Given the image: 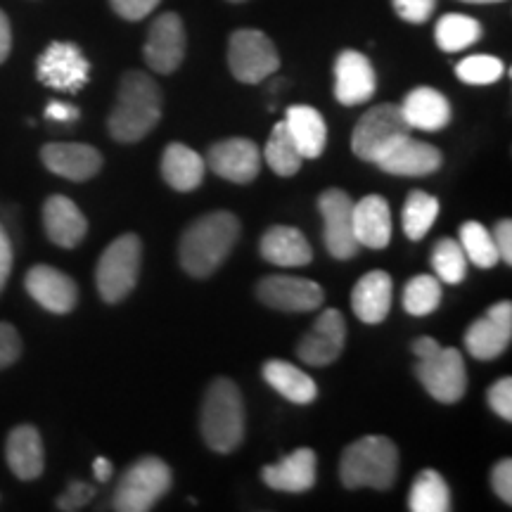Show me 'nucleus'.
Returning <instances> with one entry per match:
<instances>
[{
  "mask_svg": "<svg viewBox=\"0 0 512 512\" xmlns=\"http://www.w3.org/2000/svg\"><path fill=\"white\" fill-rule=\"evenodd\" d=\"M240 221L230 211H211L190 223L178 245V259L192 278H209L233 252Z\"/></svg>",
  "mask_w": 512,
  "mask_h": 512,
  "instance_id": "obj_1",
  "label": "nucleus"
},
{
  "mask_svg": "<svg viewBox=\"0 0 512 512\" xmlns=\"http://www.w3.org/2000/svg\"><path fill=\"white\" fill-rule=\"evenodd\" d=\"M162 119V91L143 72H126L110 114V136L117 143H138Z\"/></svg>",
  "mask_w": 512,
  "mask_h": 512,
  "instance_id": "obj_2",
  "label": "nucleus"
},
{
  "mask_svg": "<svg viewBox=\"0 0 512 512\" xmlns=\"http://www.w3.org/2000/svg\"><path fill=\"white\" fill-rule=\"evenodd\" d=\"M202 437L216 453H233L245 439V399L238 384L216 377L202 403Z\"/></svg>",
  "mask_w": 512,
  "mask_h": 512,
  "instance_id": "obj_3",
  "label": "nucleus"
},
{
  "mask_svg": "<svg viewBox=\"0 0 512 512\" xmlns=\"http://www.w3.org/2000/svg\"><path fill=\"white\" fill-rule=\"evenodd\" d=\"M399 475V448L387 437H363L347 446L339 460V479L347 489H392Z\"/></svg>",
  "mask_w": 512,
  "mask_h": 512,
  "instance_id": "obj_4",
  "label": "nucleus"
},
{
  "mask_svg": "<svg viewBox=\"0 0 512 512\" xmlns=\"http://www.w3.org/2000/svg\"><path fill=\"white\" fill-rule=\"evenodd\" d=\"M140 259H143V245L133 233L119 235L100 254L98 268H95V285L107 304L124 302L133 292L140 275Z\"/></svg>",
  "mask_w": 512,
  "mask_h": 512,
  "instance_id": "obj_5",
  "label": "nucleus"
},
{
  "mask_svg": "<svg viewBox=\"0 0 512 512\" xmlns=\"http://www.w3.org/2000/svg\"><path fill=\"white\" fill-rule=\"evenodd\" d=\"M171 489V470L162 458L145 456L121 475L114 491V510L147 512Z\"/></svg>",
  "mask_w": 512,
  "mask_h": 512,
  "instance_id": "obj_6",
  "label": "nucleus"
},
{
  "mask_svg": "<svg viewBox=\"0 0 512 512\" xmlns=\"http://www.w3.org/2000/svg\"><path fill=\"white\" fill-rule=\"evenodd\" d=\"M403 136H411V126L403 119L401 107L382 102V105L370 107L358 119L354 133H351V150L363 162L375 164V159Z\"/></svg>",
  "mask_w": 512,
  "mask_h": 512,
  "instance_id": "obj_7",
  "label": "nucleus"
},
{
  "mask_svg": "<svg viewBox=\"0 0 512 512\" xmlns=\"http://www.w3.org/2000/svg\"><path fill=\"white\" fill-rule=\"evenodd\" d=\"M228 67L242 83H261L278 72L280 55L264 31L238 29L230 36Z\"/></svg>",
  "mask_w": 512,
  "mask_h": 512,
  "instance_id": "obj_8",
  "label": "nucleus"
},
{
  "mask_svg": "<svg viewBox=\"0 0 512 512\" xmlns=\"http://www.w3.org/2000/svg\"><path fill=\"white\" fill-rule=\"evenodd\" d=\"M415 375L427 394L439 403H458L467 392L463 354L453 347H439L432 356L418 358Z\"/></svg>",
  "mask_w": 512,
  "mask_h": 512,
  "instance_id": "obj_9",
  "label": "nucleus"
},
{
  "mask_svg": "<svg viewBox=\"0 0 512 512\" xmlns=\"http://www.w3.org/2000/svg\"><path fill=\"white\" fill-rule=\"evenodd\" d=\"M36 76L38 81L55 91L79 93L91 76V62L86 60L76 43L55 41L38 57Z\"/></svg>",
  "mask_w": 512,
  "mask_h": 512,
  "instance_id": "obj_10",
  "label": "nucleus"
},
{
  "mask_svg": "<svg viewBox=\"0 0 512 512\" xmlns=\"http://www.w3.org/2000/svg\"><path fill=\"white\" fill-rule=\"evenodd\" d=\"M318 209L323 216V238L328 252L339 261L354 259L358 242L354 235V202L344 190L330 188L318 197Z\"/></svg>",
  "mask_w": 512,
  "mask_h": 512,
  "instance_id": "obj_11",
  "label": "nucleus"
},
{
  "mask_svg": "<svg viewBox=\"0 0 512 512\" xmlns=\"http://www.w3.org/2000/svg\"><path fill=\"white\" fill-rule=\"evenodd\" d=\"M256 297L271 309L287 313L316 311L325 302L323 287L294 275H268L256 285Z\"/></svg>",
  "mask_w": 512,
  "mask_h": 512,
  "instance_id": "obj_12",
  "label": "nucleus"
},
{
  "mask_svg": "<svg viewBox=\"0 0 512 512\" xmlns=\"http://www.w3.org/2000/svg\"><path fill=\"white\" fill-rule=\"evenodd\" d=\"M145 62L152 72L171 74L185 57V27L176 12H164L152 22L143 48Z\"/></svg>",
  "mask_w": 512,
  "mask_h": 512,
  "instance_id": "obj_13",
  "label": "nucleus"
},
{
  "mask_svg": "<svg viewBox=\"0 0 512 512\" xmlns=\"http://www.w3.org/2000/svg\"><path fill=\"white\" fill-rule=\"evenodd\" d=\"M512 339V304H494L482 318H477L465 332V349L477 361H494L510 347Z\"/></svg>",
  "mask_w": 512,
  "mask_h": 512,
  "instance_id": "obj_14",
  "label": "nucleus"
},
{
  "mask_svg": "<svg viewBox=\"0 0 512 512\" xmlns=\"http://www.w3.org/2000/svg\"><path fill=\"white\" fill-rule=\"evenodd\" d=\"M347 342V323L337 309H325L313 323V328L306 332L299 342L297 354L306 366H330L344 351Z\"/></svg>",
  "mask_w": 512,
  "mask_h": 512,
  "instance_id": "obj_15",
  "label": "nucleus"
},
{
  "mask_svg": "<svg viewBox=\"0 0 512 512\" xmlns=\"http://www.w3.org/2000/svg\"><path fill=\"white\" fill-rule=\"evenodd\" d=\"M24 287L38 306L57 313V316L72 313L76 302H79V287L74 280L67 273L46 264L29 268V273L24 275Z\"/></svg>",
  "mask_w": 512,
  "mask_h": 512,
  "instance_id": "obj_16",
  "label": "nucleus"
},
{
  "mask_svg": "<svg viewBox=\"0 0 512 512\" xmlns=\"http://www.w3.org/2000/svg\"><path fill=\"white\" fill-rule=\"evenodd\" d=\"M375 166H380L384 174L392 176H430L441 166V152L430 143L403 136L375 159Z\"/></svg>",
  "mask_w": 512,
  "mask_h": 512,
  "instance_id": "obj_17",
  "label": "nucleus"
},
{
  "mask_svg": "<svg viewBox=\"0 0 512 512\" xmlns=\"http://www.w3.org/2000/svg\"><path fill=\"white\" fill-rule=\"evenodd\" d=\"M209 169L230 183H249L261 171V152L247 138H228L209 147Z\"/></svg>",
  "mask_w": 512,
  "mask_h": 512,
  "instance_id": "obj_18",
  "label": "nucleus"
},
{
  "mask_svg": "<svg viewBox=\"0 0 512 512\" xmlns=\"http://www.w3.org/2000/svg\"><path fill=\"white\" fill-rule=\"evenodd\" d=\"M377 81L370 60L358 50H344L335 62V98L339 105H363L375 95Z\"/></svg>",
  "mask_w": 512,
  "mask_h": 512,
  "instance_id": "obj_19",
  "label": "nucleus"
},
{
  "mask_svg": "<svg viewBox=\"0 0 512 512\" xmlns=\"http://www.w3.org/2000/svg\"><path fill=\"white\" fill-rule=\"evenodd\" d=\"M41 162L50 174L83 183L102 169V155L86 143H48L41 150Z\"/></svg>",
  "mask_w": 512,
  "mask_h": 512,
  "instance_id": "obj_20",
  "label": "nucleus"
},
{
  "mask_svg": "<svg viewBox=\"0 0 512 512\" xmlns=\"http://www.w3.org/2000/svg\"><path fill=\"white\" fill-rule=\"evenodd\" d=\"M43 230L48 240L62 249H74L88 233V219L74 200L64 195L48 197L43 204Z\"/></svg>",
  "mask_w": 512,
  "mask_h": 512,
  "instance_id": "obj_21",
  "label": "nucleus"
},
{
  "mask_svg": "<svg viewBox=\"0 0 512 512\" xmlns=\"http://www.w3.org/2000/svg\"><path fill=\"white\" fill-rule=\"evenodd\" d=\"M5 460L12 475L22 482H34L46 470L43 439L34 425H17L5 439Z\"/></svg>",
  "mask_w": 512,
  "mask_h": 512,
  "instance_id": "obj_22",
  "label": "nucleus"
},
{
  "mask_svg": "<svg viewBox=\"0 0 512 512\" xmlns=\"http://www.w3.org/2000/svg\"><path fill=\"white\" fill-rule=\"evenodd\" d=\"M316 453L311 448H297V451L278 460L275 465H266L261 470V479L266 486L285 494H304L316 484Z\"/></svg>",
  "mask_w": 512,
  "mask_h": 512,
  "instance_id": "obj_23",
  "label": "nucleus"
},
{
  "mask_svg": "<svg viewBox=\"0 0 512 512\" xmlns=\"http://www.w3.org/2000/svg\"><path fill=\"white\" fill-rule=\"evenodd\" d=\"M392 294V275L384 271H370L358 280L354 292H351V309H354L358 320L368 325H377L389 316Z\"/></svg>",
  "mask_w": 512,
  "mask_h": 512,
  "instance_id": "obj_24",
  "label": "nucleus"
},
{
  "mask_svg": "<svg viewBox=\"0 0 512 512\" xmlns=\"http://www.w3.org/2000/svg\"><path fill=\"white\" fill-rule=\"evenodd\" d=\"M354 235L361 247L384 249L392 242V209L384 197L366 195L354 202Z\"/></svg>",
  "mask_w": 512,
  "mask_h": 512,
  "instance_id": "obj_25",
  "label": "nucleus"
},
{
  "mask_svg": "<svg viewBox=\"0 0 512 512\" xmlns=\"http://www.w3.org/2000/svg\"><path fill=\"white\" fill-rule=\"evenodd\" d=\"M259 252L268 264L283 268H299L311 264L313 249L306 235L292 226H273L261 238Z\"/></svg>",
  "mask_w": 512,
  "mask_h": 512,
  "instance_id": "obj_26",
  "label": "nucleus"
},
{
  "mask_svg": "<svg viewBox=\"0 0 512 512\" xmlns=\"http://www.w3.org/2000/svg\"><path fill=\"white\" fill-rule=\"evenodd\" d=\"M399 107L406 124L420 128V131H441L451 121V105H448L446 95L430 86L413 88Z\"/></svg>",
  "mask_w": 512,
  "mask_h": 512,
  "instance_id": "obj_27",
  "label": "nucleus"
},
{
  "mask_svg": "<svg viewBox=\"0 0 512 512\" xmlns=\"http://www.w3.org/2000/svg\"><path fill=\"white\" fill-rule=\"evenodd\" d=\"M285 126L304 159H318L328 143V126L323 114L309 105H292L287 110Z\"/></svg>",
  "mask_w": 512,
  "mask_h": 512,
  "instance_id": "obj_28",
  "label": "nucleus"
},
{
  "mask_svg": "<svg viewBox=\"0 0 512 512\" xmlns=\"http://www.w3.org/2000/svg\"><path fill=\"white\" fill-rule=\"evenodd\" d=\"M207 162L183 143H171L162 155V176L178 192H192L204 181Z\"/></svg>",
  "mask_w": 512,
  "mask_h": 512,
  "instance_id": "obj_29",
  "label": "nucleus"
},
{
  "mask_svg": "<svg viewBox=\"0 0 512 512\" xmlns=\"http://www.w3.org/2000/svg\"><path fill=\"white\" fill-rule=\"evenodd\" d=\"M264 380L297 406H309L318 396V384L313 382V377L287 361H268L264 366Z\"/></svg>",
  "mask_w": 512,
  "mask_h": 512,
  "instance_id": "obj_30",
  "label": "nucleus"
},
{
  "mask_svg": "<svg viewBox=\"0 0 512 512\" xmlns=\"http://www.w3.org/2000/svg\"><path fill=\"white\" fill-rule=\"evenodd\" d=\"M408 510L413 512H448L451 510V491L446 479L437 470H422L408 494Z\"/></svg>",
  "mask_w": 512,
  "mask_h": 512,
  "instance_id": "obj_31",
  "label": "nucleus"
},
{
  "mask_svg": "<svg viewBox=\"0 0 512 512\" xmlns=\"http://www.w3.org/2000/svg\"><path fill=\"white\" fill-rule=\"evenodd\" d=\"M264 157H266V164L271 166L273 174L283 178H290L297 174V171L302 169V164L306 162L302 152H299L297 143L292 140L290 131H287L285 121H278V124L273 126L271 136H268Z\"/></svg>",
  "mask_w": 512,
  "mask_h": 512,
  "instance_id": "obj_32",
  "label": "nucleus"
},
{
  "mask_svg": "<svg viewBox=\"0 0 512 512\" xmlns=\"http://www.w3.org/2000/svg\"><path fill=\"white\" fill-rule=\"evenodd\" d=\"M434 38H437V46L444 53H460V50L475 46L482 38V24L475 17L451 12V15H444L437 22Z\"/></svg>",
  "mask_w": 512,
  "mask_h": 512,
  "instance_id": "obj_33",
  "label": "nucleus"
},
{
  "mask_svg": "<svg viewBox=\"0 0 512 512\" xmlns=\"http://www.w3.org/2000/svg\"><path fill=\"white\" fill-rule=\"evenodd\" d=\"M439 216V200L422 190L408 192L406 204H403L401 226L408 240H422Z\"/></svg>",
  "mask_w": 512,
  "mask_h": 512,
  "instance_id": "obj_34",
  "label": "nucleus"
},
{
  "mask_svg": "<svg viewBox=\"0 0 512 512\" xmlns=\"http://www.w3.org/2000/svg\"><path fill=\"white\" fill-rule=\"evenodd\" d=\"M460 247L477 268H494L501 261L494 245V235L477 221H467L460 226Z\"/></svg>",
  "mask_w": 512,
  "mask_h": 512,
  "instance_id": "obj_35",
  "label": "nucleus"
},
{
  "mask_svg": "<svg viewBox=\"0 0 512 512\" xmlns=\"http://www.w3.org/2000/svg\"><path fill=\"white\" fill-rule=\"evenodd\" d=\"M441 304V280L437 275H415L403 290V309L411 316H430Z\"/></svg>",
  "mask_w": 512,
  "mask_h": 512,
  "instance_id": "obj_36",
  "label": "nucleus"
},
{
  "mask_svg": "<svg viewBox=\"0 0 512 512\" xmlns=\"http://www.w3.org/2000/svg\"><path fill=\"white\" fill-rule=\"evenodd\" d=\"M432 266L441 283H448V285L463 283L467 275V256L463 252V247H460V242H456L453 238L439 240L432 252Z\"/></svg>",
  "mask_w": 512,
  "mask_h": 512,
  "instance_id": "obj_37",
  "label": "nucleus"
},
{
  "mask_svg": "<svg viewBox=\"0 0 512 512\" xmlns=\"http://www.w3.org/2000/svg\"><path fill=\"white\" fill-rule=\"evenodd\" d=\"M503 62L494 55H470L458 62L456 74L463 83L470 86H491L503 76Z\"/></svg>",
  "mask_w": 512,
  "mask_h": 512,
  "instance_id": "obj_38",
  "label": "nucleus"
},
{
  "mask_svg": "<svg viewBox=\"0 0 512 512\" xmlns=\"http://www.w3.org/2000/svg\"><path fill=\"white\" fill-rule=\"evenodd\" d=\"M22 356V337L15 325L0 323V370L10 368Z\"/></svg>",
  "mask_w": 512,
  "mask_h": 512,
  "instance_id": "obj_39",
  "label": "nucleus"
},
{
  "mask_svg": "<svg viewBox=\"0 0 512 512\" xmlns=\"http://www.w3.org/2000/svg\"><path fill=\"white\" fill-rule=\"evenodd\" d=\"M392 3L396 15H399L403 22L425 24L427 19L432 17L437 0H392Z\"/></svg>",
  "mask_w": 512,
  "mask_h": 512,
  "instance_id": "obj_40",
  "label": "nucleus"
},
{
  "mask_svg": "<svg viewBox=\"0 0 512 512\" xmlns=\"http://www.w3.org/2000/svg\"><path fill=\"white\" fill-rule=\"evenodd\" d=\"M489 406L494 408L498 418L505 422L512 420V377H503V380L491 384Z\"/></svg>",
  "mask_w": 512,
  "mask_h": 512,
  "instance_id": "obj_41",
  "label": "nucleus"
},
{
  "mask_svg": "<svg viewBox=\"0 0 512 512\" xmlns=\"http://www.w3.org/2000/svg\"><path fill=\"white\" fill-rule=\"evenodd\" d=\"M95 494V489L91 484H83V482H72L67 486V491L57 498V510H81L86 508V503L91 501Z\"/></svg>",
  "mask_w": 512,
  "mask_h": 512,
  "instance_id": "obj_42",
  "label": "nucleus"
},
{
  "mask_svg": "<svg viewBox=\"0 0 512 512\" xmlns=\"http://www.w3.org/2000/svg\"><path fill=\"white\" fill-rule=\"evenodd\" d=\"M159 3H162V0H110L112 10L117 12L119 17L128 19V22H140V19H145Z\"/></svg>",
  "mask_w": 512,
  "mask_h": 512,
  "instance_id": "obj_43",
  "label": "nucleus"
},
{
  "mask_svg": "<svg viewBox=\"0 0 512 512\" xmlns=\"http://www.w3.org/2000/svg\"><path fill=\"white\" fill-rule=\"evenodd\" d=\"M491 484H494L496 496L503 503H512V460L503 458L498 460L494 472H491Z\"/></svg>",
  "mask_w": 512,
  "mask_h": 512,
  "instance_id": "obj_44",
  "label": "nucleus"
},
{
  "mask_svg": "<svg viewBox=\"0 0 512 512\" xmlns=\"http://www.w3.org/2000/svg\"><path fill=\"white\" fill-rule=\"evenodd\" d=\"M494 245L498 249V256L505 261V264H512V223L510 219H503L496 223L494 233Z\"/></svg>",
  "mask_w": 512,
  "mask_h": 512,
  "instance_id": "obj_45",
  "label": "nucleus"
},
{
  "mask_svg": "<svg viewBox=\"0 0 512 512\" xmlns=\"http://www.w3.org/2000/svg\"><path fill=\"white\" fill-rule=\"evenodd\" d=\"M12 271V242L5 233V228L0 226V290L8 283V275Z\"/></svg>",
  "mask_w": 512,
  "mask_h": 512,
  "instance_id": "obj_46",
  "label": "nucleus"
},
{
  "mask_svg": "<svg viewBox=\"0 0 512 512\" xmlns=\"http://www.w3.org/2000/svg\"><path fill=\"white\" fill-rule=\"evenodd\" d=\"M46 117L53 121H62V124H69V121H76L81 117L79 107L67 105V102H48L46 107Z\"/></svg>",
  "mask_w": 512,
  "mask_h": 512,
  "instance_id": "obj_47",
  "label": "nucleus"
},
{
  "mask_svg": "<svg viewBox=\"0 0 512 512\" xmlns=\"http://www.w3.org/2000/svg\"><path fill=\"white\" fill-rule=\"evenodd\" d=\"M12 50V27H10V19L0 10V64L10 57Z\"/></svg>",
  "mask_w": 512,
  "mask_h": 512,
  "instance_id": "obj_48",
  "label": "nucleus"
},
{
  "mask_svg": "<svg viewBox=\"0 0 512 512\" xmlns=\"http://www.w3.org/2000/svg\"><path fill=\"white\" fill-rule=\"evenodd\" d=\"M434 351H439V342H437V339H432V337H420V339H415V342H413V354L418 356V358L432 356Z\"/></svg>",
  "mask_w": 512,
  "mask_h": 512,
  "instance_id": "obj_49",
  "label": "nucleus"
},
{
  "mask_svg": "<svg viewBox=\"0 0 512 512\" xmlns=\"http://www.w3.org/2000/svg\"><path fill=\"white\" fill-rule=\"evenodd\" d=\"M93 475H95V479H98L100 484L110 482V477H112V463H110V460H107V458H95Z\"/></svg>",
  "mask_w": 512,
  "mask_h": 512,
  "instance_id": "obj_50",
  "label": "nucleus"
},
{
  "mask_svg": "<svg viewBox=\"0 0 512 512\" xmlns=\"http://www.w3.org/2000/svg\"><path fill=\"white\" fill-rule=\"evenodd\" d=\"M463 3H472V5H489V3H503V0H463Z\"/></svg>",
  "mask_w": 512,
  "mask_h": 512,
  "instance_id": "obj_51",
  "label": "nucleus"
},
{
  "mask_svg": "<svg viewBox=\"0 0 512 512\" xmlns=\"http://www.w3.org/2000/svg\"><path fill=\"white\" fill-rule=\"evenodd\" d=\"M228 3H245V0H228Z\"/></svg>",
  "mask_w": 512,
  "mask_h": 512,
  "instance_id": "obj_52",
  "label": "nucleus"
}]
</instances>
